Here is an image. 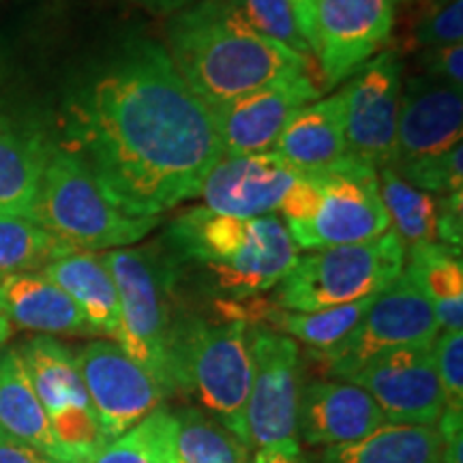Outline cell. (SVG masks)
Masks as SVG:
<instances>
[{"label":"cell","mask_w":463,"mask_h":463,"mask_svg":"<svg viewBox=\"0 0 463 463\" xmlns=\"http://www.w3.org/2000/svg\"><path fill=\"white\" fill-rule=\"evenodd\" d=\"M11 333H14V326H11L9 320L5 316H0V352H3L5 344H7Z\"/></svg>","instance_id":"obj_42"},{"label":"cell","mask_w":463,"mask_h":463,"mask_svg":"<svg viewBox=\"0 0 463 463\" xmlns=\"http://www.w3.org/2000/svg\"><path fill=\"white\" fill-rule=\"evenodd\" d=\"M0 316L11 326L39 335H92L80 307L43 273H20L0 281Z\"/></svg>","instance_id":"obj_20"},{"label":"cell","mask_w":463,"mask_h":463,"mask_svg":"<svg viewBox=\"0 0 463 463\" xmlns=\"http://www.w3.org/2000/svg\"><path fill=\"white\" fill-rule=\"evenodd\" d=\"M174 395L194 397L200 410L249 444L247 402L253 382L251 326L181 316L172 335Z\"/></svg>","instance_id":"obj_4"},{"label":"cell","mask_w":463,"mask_h":463,"mask_svg":"<svg viewBox=\"0 0 463 463\" xmlns=\"http://www.w3.org/2000/svg\"><path fill=\"white\" fill-rule=\"evenodd\" d=\"M403 62L395 52H382L364 62L341 90L347 153L386 167L395 157Z\"/></svg>","instance_id":"obj_13"},{"label":"cell","mask_w":463,"mask_h":463,"mask_svg":"<svg viewBox=\"0 0 463 463\" xmlns=\"http://www.w3.org/2000/svg\"><path fill=\"white\" fill-rule=\"evenodd\" d=\"M136 5H140L150 14H178V11H183L184 7H189V5H194L195 0H133Z\"/></svg>","instance_id":"obj_40"},{"label":"cell","mask_w":463,"mask_h":463,"mask_svg":"<svg viewBox=\"0 0 463 463\" xmlns=\"http://www.w3.org/2000/svg\"><path fill=\"white\" fill-rule=\"evenodd\" d=\"M176 416V463H256L251 447L204 410L183 408Z\"/></svg>","instance_id":"obj_28"},{"label":"cell","mask_w":463,"mask_h":463,"mask_svg":"<svg viewBox=\"0 0 463 463\" xmlns=\"http://www.w3.org/2000/svg\"><path fill=\"white\" fill-rule=\"evenodd\" d=\"M322 187L317 183L316 174L300 172V176L288 189V194L283 195L277 211L281 213L288 230H297L314 222L322 206Z\"/></svg>","instance_id":"obj_35"},{"label":"cell","mask_w":463,"mask_h":463,"mask_svg":"<svg viewBox=\"0 0 463 463\" xmlns=\"http://www.w3.org/2000/svg\"><path fill=\"white\" fill-rule=\"evenodd\" d=\"M433 358L447 410L463 414V333L439 331L433 341Z\"/></svg>","instance_id":"obj_34"},{"label":"cell","mask_w":463,"mask_h":463,"mask_svg":"<svg viewBox=\"0 0 463 463\" xmlns=\"http://www.w3.org/2000/svg\"><path fill=\"white\" fill-rule=\"evenodd\" d=\"M405 183L430 194H455L463 191V148L455 146L449 153L425 161L392 167Z\"/></svg>","instance_id":"obj_33"},{"label":"cell","mask_w":463,"mask_h":463,"mask_svg":"<svg viewBox=\"0 0 463 463\" xmlns=\"http://www.w3.org/2000/svg\"><path fill=\"white\" fill-rule=\"evenodd\" d=\"M386 422L373 397L341 380H316L303 386L297 433L307 447L328 449L356 442Z\"/></svg>","instance_id":"obj_19"},{"label":"cell","mask_w":463,"mask_h":463,"mask_svg":"<svg viewBox=\"0 0 463 463\" xmlns=\"http://www.w3.org/2000/svg\"><path fill=\"white\" fill-rule=\"evenodd\" d=\"M0 463H58L0 427Z\"/></svg>","instance_id":"obj_38"},{"label":"cell","mask_w":463,"mask_h":463,"mask_svg":"<svg viewBox=\"0 0 463 463\" xmlns=\"http://www.w3.org/2000/svg\"><path fill=\"white\" fill-rule=\"evenodd\" d=\"M228 3L253 31L275 39L277 43L298 52L305 58L314 56V50L307 43L298 17L288 0H228Z\"/></svg>","instance_id":"obj_31"},{"label":"cell","mask_w":463,"mask_h":463,"mask_svg":"<svg viewBox=\"0 0 463 463\" xmlns=\"http://www.w3.org/2000/svg\"><path fill=\"white\" fill-rule=\"evenodd\" d=\"M303 453H283V450H275V453H260L253 455L256 463H300Z\"/></svg>","instance_id":"obj_41"},{"label":"cell","mask_w":463,"mask_h":463,"mask_svg":"<svg viewBox=\"0 0 463 463\" xmlns=\"http://www.w3.org/2000/svg\"><path fill=\"white\" fill-rule=\"evenodd\" d=\"M403 273L430 300L439 331L463 328V262L461 251L442 242L410 247Z\"/></svg>","instance_id":"obj_26"},{"label":"cell","mask_w":463,"mask_h":463,"mask_svg":"<svg viewBox=\"0 0 463 463\" xmlns=\"http://www.w3.org/2000/svg\"><path fill=\"white\" fill-rule=\"evenodd\" d=\"M31 219L75 251L123 249L157 228L161 217L120 211L73 150H50Z\"/></svg>","instance_id":"obj_6"},{"label":"cell","mask_w":463,"mask_h":463,"mask_svg":"<svg viewBox=\"0 0 463 463\" xmlns=\"http://www.w3.org/2000/svg\"><path fill=\"white\" fill-rule=\"evenodd\" d=\"M399 0H317L316 58L326 86L352 78L389 42Z\"/></svg>","instance_id":"obj_15"},{"label":"cell","mask_w":463,"mask_h":463,"mask_svg":"<svg viewBox=\"0 0 463 463\" xmlns=\"http://www.w3.org/2000/svg\"><path fill=\"white\" fill-rule=\"evenodd\" d=\"M438 335L439 324L430 300L402 273L373 298L354 331L326 350H309V356L324 375L347 382L380 352L402 345H433Z\"/></svg>","instance_id":"obj_8"},{"label":"cell","mask_w":463,"mask_h":463,"mask_svg":"<svg viewBox=\"0 0 463 463\" xmlns=\"http://www.w3.org/2000/svg\"><path fill=\"white\" fill-rule=\"evenodd\" d=\"M65 148L131 217H161L200 195L223 146L211 109L164 45L136 37L86 82L67 112Z\"/></svg>","instance_id":"obj_1"},{"label":"cell","mask_w":463,"mask_h":463,"mask_svg":"<svg viewBox=\"0 0 463 463\" xmlns=\"http://www.w3.org/2000/svg\"><path fill=\"white\" fill-rule=\"evenodd\" d=\"M273 153L300 172L324 170L344 159L347 144L341 92L300 108L277 137Z\"/></svg>","instance_id":"obj_21"},{"label":"cell","mask_w":463,"mask_h":463,"mask_svg":"<svg viewBox=\"0 0 463 463\" xmlns=\"http://www.w3.org/2000/svg\"><path fill=\"white\" fill-rule=\"evenodd\" d=\"M463 191L447 194L439 198L438 213V242L459 249L463 245Z\"/></svg>","instance_id":"obj_37"},{"label":"cell","mask_w":463,"mask_h":463,"mask_svg":"<svg viewBox=\"0 0 463 463\" xmlns=\"http://www.w3.org/2000/svg\"><path fill=\"white\" fill-rule=\"evenodd\" d=\"M378 183L391 230L405 249L438 242L439 198L405 183L389 165L378 170Z\"/></svg>","instance_id":"obj_27"},{"label":"cell","mask_w":463,"mask_h":463,"mask_svg":"<svg viewBox=\"0 0 463 463\" xmlns=\"http://www.w3.org/2000/svg\"><path fill=\"white\" fill-rule=\"evenodd\" d=\"M300 463H444V436L438 425L384 422L356 442L311 450Z\"/></svg>","instance_id":"obj_23"},{"label":"cell","mask_w":463,"mask_h":463,"mask_svg":"<svg viewBox=\"0 0 463 463\" xmlns=\"http://www.w3.org/2000/svg\"><path fill=\"white\" fill-rule=\"evenodd\" d=\"M300 176L298 167L273 153L223 157L202 184L200 195L208 211L253 219L273 215L283 195Z\"/></svg>","instance_id":"obj_18"},{"label":"cell","mask_w":463,"mask_h":463,"mask_svg":"<svg viewBox=\"0 0 463 463\" xmlns=\"http://www.w3.org/2000/svg\"><path fill=\"white\" fill-rule=\"evenodd\" d=\"M322 187V206L309 225L288 230L294 245L307 251L358 245L391 230L382 204L378 167L347 153L337 164L314 170Z\"/></svg>","instance_id":"obj_10"},{"label":"cell","mask_w":463,"mask_h":463,"mask_svg":"<svg viewBox=\"0 0 463 463\" xmlns=\"http://www.w3.org/2000/svg\"><path fill=\"white\" fill-rule=\"evenodd\" d=\"M463 0H422L408 28L405 48H436L461 43Z\"/></svg>","instance_id":"obj_32"},{"label":"cell","mask_w":463,"mask_h":463,"mask_svg":"<svg viewBox=\"0 0 463 463\" xmlns=\"http://www.w3.org/2000/svg\"><path fill=\"white\" fill-rule=\"evenodd\" d=\"M165 247L181 269H198L215 300L230 303L275 289L298 258V247L275 213L239 219L206 206L189 208L174 219Z\"/></svg>","instance_id":"obj_3"},{"label":"cell","mask_w":463,"mask_h":463,"mask_svg":"<svg viewBox=\"0 0 463 463\" xmlns=\"http://www.w3.org/2000/svg\"><path fill=\"white\" fill-rule=\"evenodd\" d=\"M42 273L80 307L92 335L118 337L120 305L103 253L73 251L50 262Z\"/></svg>","instance_id":"obj_22"},{"label":"cell","mask_w":463,"mask_h":463,"mask_svg":"<svg viewBox=\"0 0 463 463\" xmlns=\"http://www.w3.org/2000/svg\"><path fill=\"white\" fill-rule=\"evenodd\" d=\"M50 148L0 116V217L31 219Z\"/></svg>","instance_id":"obj_25"},{"label":"cell","mask_w":463,"mask_h":463,"mask_svg":"<svg viewBox=\"0 0 463 463\" xmlns=\"http://www.w3.org/2000/svg\"><path fill=\"white\" fill-rule=\"evenodd\" d=\"M75 363L99 419L106 444L161 408L165 399L150 373L114 341H92L84 345L75 354Z\"/></svg>","instance_id":"obj_14"},{"label":"cell","mask_w":463,"mask_h":463,"mask_svg":"<svg viewBox=\"0 0 463 463\" xmlns=\"http://www.w3.org/2000/svg\"><path fill=\"white\" fill-rule=\"evenodd\" d=\"M347 382L373 397L386 422L436 427L447 410L433 345H402L380 352Z\"/></svg>","instance_id":"obj_12"},{"label":"cell","mask_w":463,"mask_h":463,"mask_svg":"<svg viewBox=\"0 0 463 463\" xmlns=\"http://www.w3.org/2000/svg\"><path fill=\"white\" fill-rule=\"evenodd\" d=\"M317 95L309 75L298 73L211 106L223 157L270 153L292 116L307 103H314Z\"/></svg>","instance_id":"obj_16"},{"label":"cell","mask_w":463,"mask_h":463,"mask_svg":"<svg viewBox=\"0 0 463 463\" xmlns=\"http://www.w3.org/2000/svg\"><path fill=\"white\" fill-rule=\"evenodd\" d=\"M0 427L58 463H73L52 431L17 347L0 352Z\"/></svg>","instance_id":"obj_24"},{"label":"cell","mask_w":463,"mask_h":463,"mask_svg":"<svg viewBox=\"0 0 463 463\" xmlns=\"http://www.w3.org/2000/svg\"><path fill=\"white\" fill-rule=\"evenodd\" d=\"M253 382L247 402L249 447L256 453H300L297 416L303 391L300 347L286 335L251 326Z\"/></svg>","instance_id":"obj_9"},{"label":"cell","mask_w":463,"mask_h":463,"mask_svg":"<svg viewBox=\"0 0 463 463\" xmlns=\"http://www.w3.org/2000/svg\"><path fill=\"white\" fill-rule=\"evenodd\" d=\"M463 95L430 75H414L402 89L395 157L389 167L425 161L461 146Z\"/></svg>","instance_id":"obj_17"},{"label":"cell","mask_w":463,"mask_h":463,"mask_svg":"<svg viewBox=\"0 0 463 463\" xmlns=\"http://www.w3.org/2000/svg\"><path fill=\"white\" fill-rule=\"evenodd\" d=\"M167 42L174 67L208 108L309 69V58L253 31L228 0L178 11Z\"/></svg>","instance_id":"obj_2"},{"label":"cell","mask_w":463,"mask_h":463,"mask_svg":"<svg viewBox=\"0 0 463 463\" xmlns=\"http://www.w3.org/2000/svg\"><path fill=\"white\" fill-rule=\"evenodd\" d=\"M292 5L294 14L298 17L300 31H303L307 43L311 45L316 56V5L317 0H288Z\"/></svg>","instance_id":"obj_39"},{"label":"cell","mask_w":463,"mask_h":463,"mask_svg":"<svg viewBox=\"0 0 463 463\" xmlns=\"http://www.w3.org/2000/svg\"><path fill=\"white\" fill-rule=\"evenodd\" d=\"M86 463H176V416L157 408Z\"/></svg>","instance_id":"obj_29"},{"label":"cell","mask_w":463,"mask_h":463,"mask_svg":"<svg viewBox=\"0 0 463 463\" xmlns=\"http://www.w3.org/2000/svg\"><path fill=\"white\" fill-rule=\"evenodd\" d=\"M405 266V245L392 230L380 239L317 249L298 256L277 283L270 303L289 311H320L356 303L386 289Z\"/></svg>","instance_id":"obj_7"},{"label":"cell","mask_w":463,"mask_h":463,"mask_svg":"<svg viewBox=\"0 0 463 463\" xmlns=\"http://www.w3.org/2000/svg\"><path fill=\"white\" fill-rule=\"evenodd\" d=\"M73 251V247L33 219L0 217V281L11 275L43 270L50 262Z\"/></svg>","instance_id":"obj_30"},{"label":"cell","mask_w":463,"mask_h":463,"mask_svg":"<svg viewBox=\"0 0 463 463\" xmlns=\"http://www.w3.org/2000/svg\"><path fill=\"white\" fill-rule=\"evenodd\" d=\"M420 67L425 69V75L444 82L453 89L463 86V45H436V48H425L420 54Z\"/></svg>","instance_id":"obj_36"},{"label":"cell","mask_w":463,"mask_h":463,"mask_svg":"<svg viewBox=\"0 0 463 463\" xmlns=\"http://www.w3.org/2000/svg\"><path fill=\"white\" fill-rule=\"evenodd\" d=\"M17 352L58 444L73 463H86L106 439L75 354L48 335L33 337Z\"/></svg>","instance_id":"obj_11"},{"label":"cell","mask_w":463,"mask_h":463,"mask_svg":"<svg viewBox=\"0 0 463 463\" xmlns=\"http://www.w3.org/2000/svg\"><path fill=\"white\" fill-rule=\"evenodd\" d=\"M103 258L118 292L120 326L116 341L170 397L172 335L183 316L176 309L181 264L165 245L123 247L103 253Z\"/></svg>","instance_id":"obj_5"}]
</instances>
